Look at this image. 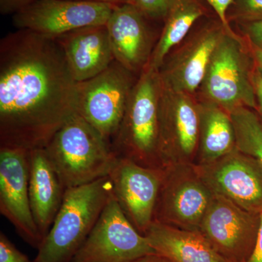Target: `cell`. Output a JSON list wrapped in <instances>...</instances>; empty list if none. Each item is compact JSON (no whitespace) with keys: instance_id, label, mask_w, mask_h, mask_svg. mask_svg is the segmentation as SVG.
I'll return each instance as SVG.
<instances>
[{"instance_id":"6da1fadb","label":"cell","mask_w":262,"mask_h":262,"mask_svg":"<svg viewBox=\"0 0 262 262\" xmlns=\"http://www.w3.org/2000/svg\"><path fill=\"white\" fill-rule=\"evenodd\" d=\"M77 84L54 38L27 29L0 41V147L45 148L76 113Z\"/></svg>"},{"instance_id":"7a4b0ae2","label":"cell","mask_w":262,"mask_h":262,"mask_svg":"<svg viewBox=\"0 0 262 262\" xmlns=\"http://www.w3.org/2000/svg\"><path fill=\"white\" fill-rule=\"evenodd\" d=\"M113 194L108 176L66 189L61 208L34 262H71Z\"/></svg>"},{"instance_id":"3957f363","label":"cell","mask_w":262,"mask_h":262,"mask_svg":"<svg viewBox=\"0 0 262 262\" xmlns=\"http://www.w3.org/2000/svg\"><path fill=\"white\" fill-rule=\"evenodd\" d=\"M44 149L66 189L108 177L118 158L110 144L77 113Z\"/></svg>"},{"instance_id":"277c9868","label":"cell","mask_w":262,"mask_h":262,"mask_svg":"<svg viewBox=\"0 0 262 262\" xmlns=\"http://www.w3.org/2000/svg\"><path fill=\"white\" fill-rule=\"evenodd\" d=\"M161 92L159 71L145 67L138 77L112 141L117 158H127L147 168H163L158 154Z\"/></svg>"},{"instance_id":"5b68a950","label":"cell","mask_w":262,"mask_h":262,"mask_svg":"<svg viewBox=\"0 0 262 262\" xmlns=\"http://www.w3.org/2000/svg\"><path fill=\"white\" fill-rule=\"evenodd\" d=\"M254 71L251 47H247L241 36L232 37L225 32L212 55L200 88L203 99L229 113L239 107L256 111Z\"/></svg>"},{"instance_id":"8992f818","label":"cell","mask_w":262,"mask_h":262,"mask_svg":"<svg viewBox=\"0 0 262 262\" xmlns=\"http://www.w3.org/2000/svg\"><path fill=\"white\" fill-rule=\"evenodd\" d=\"M138 77L115 61L99 75L77 82L76 113L110 146Z\"/></svg>"},{"instance_id":"52a82bcc","label":"cell","mask_w":262,"mask_h":262,"mask_svg":"<svg viewBox=\"0 0 262 262\" xmlns=\"http://www.w3.org/2000/svg\"><path fill=\"white\" fill-rule=\"evenodd\" d=\"M213 196L194 164L165 167L154 222L199 232Z\"/></svg>"},{"instance_id":"ba28073f","label":"cell","mask_w":262,"mask_h":262,"mask_svg":"<svg viewBox=\"0 0 262 262\" xmlns=\"http://www.w3.org/2000/svg\"><path fill=\"white\" fill-rule=\"evenodd\" d=\"M156 253L133 226L114 194L71 262H130Z\"/></svg>"},{"instance_id":"9c48e42d","label":"cell","mask_w":262,"mask_h":262,"mask_svg":"<svg viewBox=\"0 0 262 262\" xmlns=\"http://www.w3.org/2000/svg\"><path fill=\"white\" fill-rule=\"evenodd\" d=\"M198 101L164 87L159 104L158 154L163 168L194 164L198 147Z\"/></svg>"},{"instance_id":"30bf717a","label":"cell","mask_w":262,"mask_h":262,"mask_svg":"<svg viewBox=\"0 0 262 262\" xmlns=\"http://www.w3.org/2000/svg\"><path fill=\"white\" fill-rule=\"evenodd\" d=\"M116 5L84 0H36L13 15L17 29L57 38L77 29L106 25Z\"/></svg>"},{"instance_id":"8fae6325","label":"cell","mask_w":262,"mask_h":262,"mask_svg":"<svg viewBox=\"0 0 262 262\" xmlns=\"http://www.w3.org/2000/svg\"><path fill=\"white\" fill-rule=\"evenodd\" d=\"M260 226V213L246 211L214 194L199 232L229 262H248Z\"/></svg>"},{"instance_id":"7c38bea8","label":"cell","mask_w":262,"mask_h":262,"mask_svg":"<svg viewBox=\"0 0 262 262\" xmlns=\"http://www.w3.org/2000/svg\"><path fill=\"white\" fill-rule=\"evenodd\" d=\"M164 168H147L118 158L108 177L113 194L124 214L143 235L154 222Z\"/></svg>"},{"instance_id":"4fadbf2b","label":"cell","mask_w":262,"mask_h":262,"mask_svg":"<svg viewBox=\"0 0 262 262\" xmlns=\"http://www.w3.org/2000/svg\"><path fill=\"white\" fill-rule=\"evenodd\" d=\"M29 151L0 147V212L33 248L43 241L31 209L29 193Z\"/></svg>"},{"instance_id":"5bb4252c","label":"cell","mask_w":262,"mask_h":262,"mask_svg":"<svg viewBox=\"0 0 262 262\" xmlns=\"http://www.w3.org/2000/svg\"><path fill=\"white\" fill-rule=\"evenodd\" d=\"M196 167L213 194L246 211L262 213V166L256 160L236 148L213 163Z\"/></svg>"},{"instance_id":"9a60e30c","label":"cell","mask_w":262,"mask_h":262,"mask_svg":"<svg viewBox=\"0 0 262 262\" xmlns=\"http://www.w3.org/2000/svg\"><path fill=\"white\" fill-rule=\"evenodd\" d=\"M225 32L220 20L208 24L166 58L159 71L164 87L193 96L201 88L212 55Z\"/></svg>"},{"instance_id":"2e32d148","label":"cell","mask_w":262,"mask_h":262,"mask_svg":"<svg viewBox=\"0 0 262 262\" xmlns=\"http://www.w3.org/2000/svg\"><path fill=\"white\" fill-rule=\"evenodd\" d=\"M148 20L135 5L127 3L116 5L106 24L115 61L138 77L156 44Z\"/></svg>"},{"instance_id":"e0dca14e","label":"cell","mask_w":262,"mask_h":262,"mask_svg":"<svg viewBox=\"0 0 262 262\" xmlns=\"http://www.w3.org/2000/svg\"><path fill=\"white\" fill-rule=\"evenodd\" d=\"M55 39L77 82L96 77L115 61L106 25L84 27Z\"/></svg>"},{"instance_id":"ac0fdd59","label":"cell","mask_w":262,"mask_h":262,"mask_svg":"<svg viewBox=\"0 0 262 262\" xmlns=\"http://www.w3.org/2000/svg\"><path fill=\"white\" fill-rule=\"evenodd\" d=\"M66 189L44 148L29 151V193L34 222L44 239L63 202Z\"/></svg>"},{"instance_id":"d6986e66","label":"cell","mask_w":262,"mask_h":262,"mask_svg":"<svg viewBox=\"0 0 262 262\" xmlns=\"http://www.w3.org/2000/svg\"><path fill=\"white\" fill-rule=\"evenodd\" d=\"M144 236L157 253L173 262H229L200 232L154 222Z\"/></svg>"},{"instance_id":"ffe728a7","label":"cell","mask_w":262,"mask_h":262,"mask_svg":"<svg viewBox=\"0 0 262 262\" xmlns=\"http://www.w3.org/2000/svg\"><path fill=\"white\" fill-rule=\"evenodd\" d=\"M198 147L194 165H208L236 149L235 133L230 115L215 103L198 101Z\"/></svg>"},{"instance_id":"44dd1931","label":"cell","mask_w":262,"mask_h":262,"mask_svg":"<svg viewBox=\"0 0 262 262\" xmlns=\"http://www.w3.org/2000/svg\"><path fill=\"white\" fill-rule=\"evenodd\" d=\"M205 10L198 0H170L163 31L146 67L160 71L173 48L184 40Z\"/></svg>"},{"instance_id":"7402d4cb","label":"cell","mask_w":262,"mask_h":262,"mask_svg":"<svg viewBox=\"0 0 262 262\" xmlns=\"http://www.w3.org/2000/svg\"><path fill=\"white\" fill-rule=\"evenodd\" d=\"M235 133L236 148L262 166V120L252 108L239 107L229 113Z\"/></svg>"},{"instance_id":"603a6c76","label":"cell","mask_w":262,"mask_h":262,"mask_svg":"<svg viewBox=\"0 0 262 262\" xmlns=\"http://www.w3.org/2000/svg\"><path fill=\"white\" fill-rule=\"evenodd\" d=\"M232 18L239 23L261 21L262 0H234L229 8Z\"/></svg>"},{"instance_id":"cb8c5ba5","label":"cell","mask_w":262,"mask_h":262,"mask_svg":"<svg viewBox=\"0 0 262 262\" xmlns=\"http://www.w3.org/2000/svg\"><path fill=\"white\" fill-rule=\"evenodd\" d=\"M170 0H134L135 5L149 20L165 18Z\"/></svg>"},{"instance_id":"d4e9b609","label":"cell","mask_w":262,"mask_h":262,"mask_svg":"<svg viewBox=\"0 0 262 262\" xmlns=\"http://www.w3.org/2000/svg\"><path fill=\"white\" fill-rule=\"evenodd\" d=\"M0 262H30L3 232L0 234Z\"/></svg>"},{"instance_id":"484cf974","label":"cell","mask_w":262,"mask_h":262,"mask_svg":"<svg viewBox=\"0 0 262 262\" xmlns=\"http://www.w3.org/2000/svg\"><path fill=\"white\" fill-rule=\"evenodd\" d=\"M205 1L211 7L212 9L214 10L226 32L232 37H239L231 27L228 19L229 10L233 4L234 0H205Z\"/></svg>"},{"instance_id":"4316f807","label":"cell","mask_w":262,"mask_h":262,"mask_svg":"<svg viewBox=\"0 0 262 262\" xmlns=\"http://www.w3.org/2000/svg\"><path fill=\"white\" fill-rule=\"evenodd\" d=\"M241 24L251 48L262 51V20Z\"/></svg>"},{"instance_id":"83f0119b","label":"cell","mask_w":262,"mask_h":262,"mask_svg":"<svg viewBox=\"0 0 262 262\" xmlns=\"http://www.w3.org/2000/svg\"><path fill=\"white\" fill-rule=\"evenodd\" d=\"M35 1L36 0H0V12L3 15H13Z\"/></svg>"},{"instance_id":"f1b7e54d","label":"cell","mask_w":262,"mask_h":262,"mask_svg":"<svg viewBox=\"0 0 262 262\" xmlns=\"http://www.w3.org/2000/svg\"><path fill=\"white\" fill-rule=\"evenodd\" d=\"M253 83L256 96V110L258 116L262 120V76L255 68L253 76Z\"/></svg>"},{"instance_id":"f546056e","label":"cell","mask_w":262,"mask_h":262,"mask_svg":"<svg viewBox=\"0 0 262 262\" xmlns=\"http://www.w3.org/2000/svg\"><path fill=\"white\" fill-rule=\"evenodd\" d=\"M248 262H262V213H260V226L257 241L252 255Z\"/></svg>"},{"instance_id":"4dcf8cb0","label":"cell","mask_w":262,"mask_h":262,"mask_svg":"<svg viewBox=\"0 0 262 262\" xmlns=\"http://www.w3.org/2000/svg\"><path fill=\"white\" fill-rule=\"evenodd\" d=\"M130 262H173L168 259V258L158 254V253H152V254H148L134 260Z\"/></svg>"},{"instance_id":"1f68e13d","label":"cell","mask_w":262,"mask_h":262,"mask_svg":"<svg viewBox=\"0 0 262 262\" xmlns=\"http://www.w3.org/2000/svg\"><path fill=\"white\" fill-rule=\"evenodd\" d=\"M251 48L252 51L253 59H254L255 68L262 76V51L256 49V48Z\"/></svg>"},{"instance_id":"d6a6232c","label":"cell","mask_w":262,"mask_h":262,"mask_svg":"<svg viewBox=\"0 0 262 262\" xmlns=\"http://www.w3.org/2000/svg\"><path fill=\"white\" fill-rule=\"evenodd\" d=\"M84 1L96 2V3H106L114 5H119L131 3L134 4V0H84Z\"/></svg>"}]
</instances>
